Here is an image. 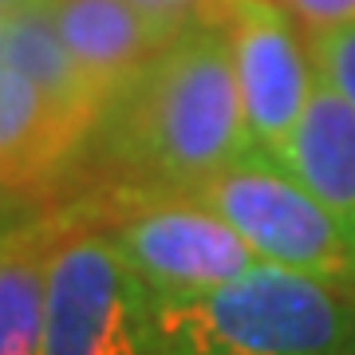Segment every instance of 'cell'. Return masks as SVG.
Here are the masks:
<instances>
[{
  "label": "cell",
  "mask_w": 355,
  "mask_h": 355,
  "mask_svg": "<svg viewBox=\"0 0 355 355\" xmlns=\"http://www.w3.org/2000/svg\"><path fill=\"white\" fill-rule=\"evenodd\" d=\"M95 135L139 190H190L253 150L225 28L209 12L186 24L103 111Z\"/></svg>",
  "instance_id": "obj_1"
},
{
  "label": "cell",
  "mask_w": 355,
  "mask_h": 355,
  "mask_svg": "<svg viewBox=\"0 0 355 355\" xmlns=\"http://www.w3.org/2000/svg\"><path fill=\"white\" fill-rule=\"evenodd\" d=\"M162 355H343L355 340V288L253 265L198 296H150Z\"/></svg>",
  "instance_id": "obj_2"
},
{
  "label": "cell",
  "mask_w": 355,
  "mask_h": 355,
  "mask_svg": "<svg viewBox=\"0 0 355 355\" xmlns=\"http://www.w3.org/2000/svg\"><path fill=\"white\" fill-rule=\"evenodd\" d=\"M178 193L221 214L265 265L355 288V229L343 225L272 154L253 146Z\"/></svg>",
  "instance_id": "obj_3"
},
{
  "label": "cell",
  "mask_w": 355,
  "mask_h": 355,
  "mask_svg": "<svg viewBox=\"0 0 355 355\" xmlns=\"http://www.w3.org/2000/svg\"><path fill=\"white\" fill-rule=\"evenodd\" d=\"M44 355H162L142 280L107 229L71 214L51 257Z\"/></svg>",
  "instance_id": "obj_4"
},
{
  "label": "cell",
  "mask_w": 355,
  "mask_h": 355,
  "mask_svg": "<svg viewBox=\"0 0 355 355\" xmlns=\"http://www.w3.org/2000/svg\"><path fill=\"white\" fill-rule=\"evenodd\" d=\"M103 229L142 280L146 296L158 300L221 288L261 265V257L225 217L178 190L123 193Z\"/></svg>",
  "instance_id": "obj_5"
},
{
  "label": "cell",
  "mask_w": 355,
  "mask_h": 355,
  "mask_svg": "<svg viewBox=\"0 0 355 355\" xmlns=\"http://www.w3.org/2000/svg\"><path fill=\"white\" fill-rule=\"evenodd\" d=\"M202 12L214 16L233 44L249 142L280 158L316 83L308 40L296 36L288 12L272 0H209Z\"/></svg>",
  "instance_id": "obj_6"
},
{
  "label": "cell",
  "mask_w": 355,
  "mask_h": 355,
  "mask_svg": "<svg viewBox=\"0 0 355 355\" xmlns=\"http://www.w3.org/2000/svg\"><path fill=\"white\" fill-rule=\"evenodd\" d=\"M48 8L79 71L107 107L182 32L139 8L135 0H48Z\"/></svg>",
  "instance_id": "obj_7"
},
{
  "label": "cell",
  "mask_w": 355,
  "mask_h": 355,
  "mask_svg": "<svg viewBox=\"0 0 355 355\" xmlns=\"http://www.w3.org/2000/svg\"><path fill=\"white\" fill-rule=\"evenodd\" d=\"M95 127L67 114L28 76L0 64V190L28 193L64 174Z\"/></svg>",
  "instance_id": "obj_8"
},
{
  "label": "cell",
  "mask_w": 355,
  "mask_h": 355,
  "mask_svg": "<svg viewBox=\"0 0 355 355\" xmlns=\"http://www.w3.org/2000/svg\"><path fill=\"white\" fill-rule=\"evenodd\" d=\"M280 162L328 205L347 229H355V107L328 79L312 83Z\"/></svg>",
  "instance_id": "obj_9"
},
{
  "label": "cell",
  "mask_w": 355,
  "mask_h": 355,
  "mask_svg": "<svg viewBox=\"0 0 355 355\" xmlns=\"http://www.w3.org/2000/svg\"><path fill=\"white\" fill-rule=\"evenodd\" d=\"M64 217L0 225V355H44L48 336V277Z\"/></svg>",
  "instance_id": "obj_10"
},
{
  "label": "cell",
  "mask_w": 355,
  "mask_h": 355,
  "mask_svg": "<svg viewBox=\"0 0 355 355\" xmlns=\"http://www.w3.org/2000/svg\"><path fill=\"white\" fill-rule=\"evenodd\" d=\"M4 64L32 79L55 107H64L67 114H76L87 127L99 130L107 103L87 83V76L79 71L76 55L67 51L60 28L51 20L48 0H24V4L8 8V20H4Z\"/></svg>",
  "instance_id": "obj_11"
},
{
  "label": "cell",
  "mask_w": 355,
  "mask_h": 355,
  "mask_svg": "<svg viewBox=\"0 0 355 355\" xmlns=\"http://www.w3.org/2000/svg\"><path fill=\"white\" fill-rule=\"evenodd\" d=\"M308 55L320 79H328L355 107V20L308 32Z\"/></svg>",
  "instance_id": "obj_12"
},
{
  "label": "cell",
  "mask_w": 355,
  "mask_h": 355,
  "mask_svg": "<svg viewBox=\"0 0 355 355\" xmlns=\"http://www.w3.org/2000/svg\"><path fill=\"white\" fill-rule=\"evenodd\" d=\"M288 8L308 32H320V28L355 20V0H288Z\"/></svg>",
  "instance_id": "obj_13"
},
{
  "label": "cell",
  "mask_w": 355,
  "mask_h": 355,
  "mask_svg": "<svg viewBox=\"0 0 355 355\" xmlns=\"http://www.w3.org/2000/svg\"><path fill=\"white\" fill-rule=\"evenodd\" d=\"M135 4L146 8L150 16H158V20L170 24V28L193 24V20L202 16V8H205V0H135Z\"/></svg>",
  "instance_id": "obj_14"
},
{
  "label": "cell",
  "mask_w": 355,
  "mask_h": 355,
  "mask_svg": "<svg viewBox=\"0 0 355 355\" xmlns=\"http://www.w3.org/2000/svg\"><path fill=\"white\" fill-rule=\"evenodd\" d=\"M4 20H8V12H0V64H4Z\"/></svg>",
  "instance_id": "obj_15"
},
{
  "label": "cell",
  "mask_w": 355,
  "mask_h": 355,
  "mask_svg": "<svg viewBox=\"0 0 355 355\" xmlns=\"http://www.w3.org/2000/svg\"><path fill=\"white\" fill-rule=\"evenodd\" d=\"M16 4H24V0H0V12H8V8H16Z\"/></svg>",
  "instance_id": "obj_16"
},
{
  "label": "cell",
  "mask_w": 355,
  "mask_h": 355,
  "mask_svg": "<svg viewBox=\"0 0 355 355\" xmlns=\"http://www.w3.org/2000/svg\"><path fill=\"white\" fill-rule=\"evenodd\" d=\"M343 355H355V340H352V347H347V352H343Z\"/></svg>",
  "instance_id": "obj_17"
},
{
  "label": "cell",
  "mask_w": 355,
  "mask_h": 355,
  "mask_svg": "<svg viewBox=\"0 0 355 355\" xmlns=\"http://www.w3.org/2000/svg\"><path fill=\"white\" fill-rule=\"evenodd\" d=\"M205 4H209V0H205Z\"/></svg>",
  "instance_id": "obj_18"
}]
</instances>
